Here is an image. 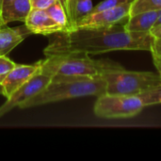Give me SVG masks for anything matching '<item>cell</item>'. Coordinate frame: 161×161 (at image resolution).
Masks as SVG:
<instances>
[{"mask_svg":"<svg viewBox=\"0 0 161 161\" xmlns=\"http://www.w3.org/2000/svg\"><path fill=\"white\" fill-rule=\"evenodd\" d=\"M0 95H4V91H3V86L0 84Z\"/></svg>","mask_w":161,"mask_h":161,"instance_id":"obj_26","label":"cell"},{"mask_svg":"<svg viewBox=\"0 0 161 161\" xmlns=\"http://www.w3.org/2000/svg\"><path fill=\"white\" fill-rule=\"evenodd\" d=\"M0 27H1V26H0Z\"/></svg>","mask_w":161,"mask_h":161,"instance_id":"obj_29","label":"cell"},{"mask_svg":"<svg viewBox=\"0 0 161 161\" xmlns=\"http://www.w3.org/2000/svg\"><path fill=\"white\" fill-rule=\"evenodd\" d=\"M133 1H135V0H103L100 3H98L96 6L93 7L92 12L103 10V9H106V8L119 7V6H122V5L127 4V3H132Z\"/></svg>","mask_w":161,"mask_h":161,"instance_id":"obj_17","label":"cell"},{"mask_svg":"<svg viewBox=\"0 0 161 161\" xmlns=\"http://www.w3.org/2000/svg\"><path fill=\"white\" fill-rule=\"evenodd\" d=\"M0 6H1V0H0Z\"/></svg>","mask_w":161,"mask_h":161,"instance_id":"obj_28","label":"cell"},{"mask_svg":"<svg viewBox=\"0 0 161 161\" xmlns=\"http://www.w3.org/2000/svg\"><path fill=\"white\" fill-rule=\"evenodd\" d=\"M152 55L161 56V38H154L151 48Z\"/></svg>","mask_w":161,"mask_h":161,"instance_id":"obj_20","label":"cell"},{"mask_svg":"<svg viewBox=\"0 0 161 161\" xmlns=\"http://www.w3.org/2000/svg\"><path fill=\"white\" fill-rule=\"evenodd\" d=\"M59 1H60V3L63 5L64 8L66 9V12H67V8H68V3H67V0H59Z\"/></svg>","mask_w":161,"mask_h":161,"instance_id":"obj_23","label":"cell"},{"mask_svg":"<svg viewBox=\"0 0 161 161\" xmlns=\"http://www.w3.org/2000/svg\"><path fill=\"white\" fill-rule=\"evenodd\" d=\"M107 83L100 76L72 79L51 80L39 93L19 106V108H30L83 96H100L106 93Z\"/></svg>","mask_w":161,"mask_h":161,"instance_id":"obj_3","label":"cell"},{"mask_svg":"<svg viewBox=\"0 0 161 161\" xmlns=\"http://www.w3.org/2000/svg\"><path fill=\"white\" fill-rule=\"evenodd\" d=\"M160 9L161 0H135L131 3L129 16L140 12Z\"/></svg>","mask_w":161,"mask_h":161,"instance_id":"obj_15","label":"cell"},{"mask_svg":"<svg viewBox=\"0 0 161 161\" xmlns=\"http://www.w3.org/2000/svg\"><path fill=\"white\" fill-rule=\"evenodd\" d=\"M30 1L32 5V8L46 9L58 0H30Z\"/></svg>","mask_w":161,"mask_h":161,"instance_id":"obj_19","label":"cell"},{"mask_svg":"<svg viewBox=\"0 0 161 161\" xmlns=\"http://www.w3.org/2000/svg\"><path fill=\"white\" fill-rule=\"evenodd\" d=\"M0 26H4L3 22H2V19H1V8H0Z\"/></svg>","mask_w":161,"mask_h":161,"instance_id":"obj_27","label":"cell"},{"mask_svg":"<svg viewBox=\"0 0 161 161\" xmlns=\"http://www.w3.org/2000/svg\"><path fill=\"white\" fill-rule=\"evenodd\" d=\"M138 96L142 101L144 108L154 105H159L161 104V85L149 89L140 93Z\"/></svg>","mask_w":161,"mask_h":161,"instance_id":"obj_16","label":"cell"},{"mask_svg":"<svg viewBox=\"0 0 161 161\" xmlns=\"http://www.w3.org/2000/svg\"><path fill=\"white\" fill-rule=\"evenodd\" d=\"M49 16L58 25H60L64 31L69 29V19L66 12V9L64 8L63 5L60 3L59 0L55 2L53 5H51L48 8L45 9Z\"/></svg>","mask_w":161,"mask_h":161,"instance_id":"obj_14","label":"cell"},{"mask_svg":"<svg viewBox=\"0 0 161 161\" xmlns=\"http://www.w3.org/2000/svg\"><path fill=\"white\" fill-rule=\"evenodd\" d=\"M40 71L52 76L51 80L100 76L104 73L124 67L110 59H93L89 55L46 57L40 60Z\"/></svg>","mask_w":161,"mask_h":161,"instance_id":"obj_2","label":"cell"},{"mask_svg":"<svg viewBox=\"0 0 161 161\" xmlns=\"http://www.w3.org/2000/svg\"><path fill=\"white\" fill-rule=\"evenodd\" d=\"M130 7H131V3H127L119 7L106 8L95 12H91L87 16L82 18L76 24L75 28H82V27L98 28V27H109L115 25L129 17Z\"/></svg>","mask_w":161,"mask_h":161,"instance_id":"obj_7","label":"cell"},{"mask_svg":"<svg viewBox=\"0 0 161 161\" xmlns=\"http://www.w3.org/2000/svg\"><path fill=\"white\" fill-rule=\"evenodd\" d=\"M40 61L30 65L16 64V66L8 73L3 82L1 83L4 91L3 96H5L6 98L9 97L12 92H14L22 85L27 82L35 74H37L40 71Z\"/></svg>","mask_w":161,"mask_h":161,"instance_id":"obj_8","label":"cell"},{"mask_svg":"<svg viewBox=\"0 0 161 161\" xmlns=\"http://www.w3.org/2000/svg\"><path fill=\"white\" fill-rule=\"evenodd\" d=\"M144 106L139 96L104 93L97 97L94 114L103 119H128L137 116Z\"/></svg>","mask_w":161,"mask_h":161,"instance_id":"obj_5","label":"cell"},{"mask_svg":"<svg viewBox=\"0 0 161 161\" xmlns=\"http://www.w3.org/2000/svg\"><path fill=\"white\" fill-rule=\"evenodd\" d=\"M25 25L31 34L47 37L64 31V29L49 16L45 9L32 8L25 21Z\"/></svg>","mask_w":161,"mask_h":161,"instance_id":"obj_9","label":"cell"},{"mask_svg":"<svg viewBox=\"0 0 161 161\" xmlns=\"http://www.w3.org/2000/svg\"><path fill=\"white\" fill-rule=\"evenodd\" d=\"M107 83V93L138 96L140 93L161 85L159 74L135 72L125 68L104 73L101 75Z\"/></svg>","mask_w":161,"mask_h":161,"instance_id":"obj_4","label":"cell"},{"mask_svg":"<svg viewBox=\"0 0 161 161\" xmlns=\"http://www.w3.org/2000/svg\"><path fill=\"white\" fill-rule=\"evenodd\" d=\"M153 61H154V65L157 68L159 75L161 76V56L158 55H153Z\"/></svg>","mask_w":161,"mask_h":161,"instance_id":"obj_21","label":"cell"},{"mask_svg":"<svg viewBox=\"0 0 161 161\" xmlns=\"http://www.w3.org/2000/svg\"><path fill=\"white\" fill-rule=\"evenodd\" d=\"M119 24L109 27L75 28L48 36L43 50L45 57L66 55H100L111 51H150L154 37L151 33L129 32Z\"/></svg>","mask_w":161,"mask_h":161,"instance_id":"obj_1","label":"cell"},{"mask_svg":"<svg viewBox=\"0 0 161 161\" xmlns=\"http://www.w3.org/2000/svg\"><path fill=\"white\" fill-rule=\"evenodd\" d=\"M32 9L30 0H11L1 8V19L6 25L12 22H24Z\"/></svg>","mask_w":161,"mask_h":161,"instance_id":"obj_12","label":"cell"},{"mask_svg":"<svg viewBox=\"0 0 161 161\" xmlns=\"http://www.w3.org/2000/svg\"><path fill=\"white\" fill-rule=\"evenodd\" d=\"M160 24H161V12H160V14H159V16H158V19L157 23L155 24V25H154V26H156V25H160Z\"/></svg>","mask_w":161,"mask_h":161,"instance_id":"obj_25","label":"cell"},{"mask_svg":"<svg viewBox=\"0 0 161 161\" xmlns=\"http://www.w3.org/2000/svg\"><path fill=\"white\" fill-rule=\"evenodd\" d=\"M151 35L154 37V38H161V24L158 25H156L154 26L151 31H150Z\"/></svg>","mask_w":161,"mask_h":161,"instance_id":"obj_22","label":"cell"},{"mask_svg":"<svg viewBox=\"0 0 161 161\" xmlns=\"http://www.w3.org/2000/svg\"><path fill=\"white\" fill-rule=\"evenodd\" d=\"M160 12L161 9L144 11L130 15L127 18V22L124 25V28L129 32L149 33L157 23Z\"/></svg>","mask_w":161,"mask_h":161,"instance_id":"obj_11","label":"cell"},{"mask_svg":"<svg viewBox=\"0 0 161 161\" xmlns=\"http://www.w3.org/2000/svg\"><path fill=\"white\" fill-rule=\"evenodd\" d=\"M31 33L26 26L0 27V56H7Z\"/></svg>","mask_w":161,"mask_h":161,"instance_id":"obj_10","label":"cell"},{"mask_svg":"<svg viewBox=\"0 0 161 161\" xmlns=\"http://www.w3.org/2000/svg\"><path fill=\"white\" fill-rule=\"evenodd\" d=\"M51 78L50 75L41 71L35 74L27 82L12 92L9 97L6 98L7 101L0 107V118L42 91L51 82Z\"/></svg>","mask_w":161,"mask_h":161,"instance_id":"obj_6","label":"cell"},{"mask_svg":"<svg viewBox=\"0 0 161 161\" xmlns=\"http://www.w3.org/2000/svg\"><path fill=\"white\" fill-rule=\"evenodd\" d=\"M16 64L17 63L12 61L7 56H0V84L3 82L8 73L12 70L16 66Z\"/></svg>","mask_w":161,"mask_h":161,"instance_id":"obj_18","label":"cell"},{"mask_svg":"<svg viewBox=\"0 0 161 161\" xmlns=\"http://www.w3.org/2000/svg\"><path fill=\"white\" fill-rule=\"evenodd\" d=\"M11 0H1V6H0V8H2L4 6H6L8 2H10Z\"/></svg>","mask_w":161,"mask_h":161,"instance_id":"obj_24","label":"cell"},{"mask_svg":"<svg viewBox=\"0 0 161 161\" xmlns=\"http://www.w3.org/2000/svg\"><path fill=\"white\" fill-rule=\"evenodd\" d=\"M92 0H68L67 15L69 19V29H74L76 24L92 11Z\"/></svg>","mask_w":161,"mask_h":161,"instance_id":"obj_13","label":"cell"}]
</instances>
